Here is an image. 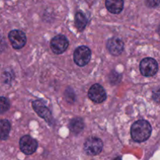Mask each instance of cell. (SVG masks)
Wrapping results in <instances>:
<instances>
[{
    "label": "cell",
    "instance_id": "1",
    "mask_svg": "<svg viewBox=\"0 0 160 160\" xmlns=\"http://www.w3.org/2000/svg\"><path fill=\"white\" fill-rule=\"evenodd\" d=\"M152 134V127L147 120H139L134 122L131 128V134L136 142H144L149 138Z\"/></svg>",
    "mask_w": 160,
    "mask_h": 160
},
{
    "label": "cell",
    "instance_id": "2",
    "mask_svg": "<svg viewBox=\"0 0 160 160\" xmlns=\"http://www.w3.org/2000/svg\"><path fill=\"white\" fill-rule=\"evenodd\" d=\"M92 58V52L87 46H80L75 49L73 53V60L79 67H84L87 65Z\"/></svg>",
    "mask_w": 160,
    "mask_h": 160
},
{
    "label": "cell",
    "instance_id": "3",
    "mask_svg": "<svg viewBox=\"0 0 160 160\" xmlns=\"http://www.w3.org/2000/svg\"><path fill=\"white\" fill-rule=\"evenodd\" d=\"M159 70L158 62L152 58H145L140 62V72L145 77H152Z\"/></svg>",
    "mask_w": 160,
    "mask_h": 160
},
{
    "label": "cell",
    "instance_id": "4",
    "mask_svg": "<svg viewBox=\"0 0 160 160\" xmlns=\"http://www.w3.org/2000/svg\"><path fill=\"white\" fill-rule=\"evenodd\" d=\"M103 148V143L102 140L96 137H91L84 142V152L88 156H96L102 152Z\"/></svg>",
    "mask_w": 160,
    "mask_h": 160
},
{
    "label": "cell",
    "instance_id": "5",
    "mask_svg": "<svg viewBox=\"0 0 160 160\" xmlns=\"http://www.w3.org/2000/svg\"><path fill=\"white\" fill-rule=\"evenodd\" d=\"M69 46V41L64 35L59 34L53 38L50 42L51 49L55 54H62Z\"/></svg>",
    "mask_w": 160,
    "mask_h": 160
},
{
    "label": "cell",
    "instance_id": "6",
    "mask_svg": "<svg viewBox=\"0 0 160 160\" xmlns=\"http://www.w3.org/2000/svg\"><path fill=\"white\" fill-rule=\"evenodd\" d=\"M9 40L15 49H20L25 45L27 37L24 32L20 30H12L9 33Z\"/></svg>",
    "mask_w": 160,
    "mask_h": 160
},
{
    "label": "cell",
    "instance_id": "7",
    "mask_svg": "<svg viewBox=\"0 0 160 160\" xmlns=\"http://www.w3.org/2000/svg\"><path fill=\"white\" fill-rule=\"evenodd\" d=\"M32 107L36 112V113L41 118L44 119L47 123H50V124L52 123L53 119L51 111L45 106L43 101H42V100H35L32 102Z\"/></svg>",
    "mask_w": 160,
    "mask_h": 160
},
{
    "label": "cell",
    "instance_id": "8",
    "mask_svg": "<svg viewBox=\"0 0 160 160\" xmlns=\"http://www.w3.org/2000/svg\"><path fill=\"white\" fill-rule=\"evenodd\" d=\"M37 141L30 135H25L20 138V148L25 155H31L37 150Z\"/></svg>",
    "mask_w": 160,
    "mask_h": 160
},
{
    "label": "cell",
    "instance_id": "9",
    "mask_svg": "<svg viewBox=\"0 0 160 160\" xmlns=\"http://www.w3.org/2000/svg\"><path fill=\"white\" fill-rule=\"evenodd\" d=\"M88 97L95 103H102L106 99V92L102 85L95 84L88 91Z\"/></svg>",
    "mask_w": 160,
    "mask_h": 160
},
{
    "label": "cell",
    "instance_id": "10",
    "mask_svg": "<svg viewBox=\"0 0 160 160\" xmlns=\"http://www.w3.org/2000/svg\"><path fill=\"white\" fill-rule=\"evenodd\" d=\"M107 48L113 56H120L123 51L124 44L121 39L118 38H111L107 42Z\"/></svg>",
    "mask_w": 160,
    "mask_h": 160
},
{
    "label": "cell",
    "instance_id": "11",
    "mask_svg": "<svg viewBox=\"0 0 160 160\" xmlns=\"http://www.w3.org/2000/svg\"><path fill=\"white\" fill-rule=\"evenodd\" d=\"M108 10L113 14H118L123 9V0H106Z\"/></svg>",
    "mask_w": 160,
    "mask_h": 160
},
{
    "label": "cell",
    "instance_id": "12",
    "mask_svg": "<svg viewBox=\"0 0 160 160\" xmlns=\"http://www.w3.org/2000/svg\"><path fill=\"white\" fill-rule=\"evenodd\" d=\"M69 128H70L71 132L74 133V134H79L83 131L84 128V121H83L82 119L79 118V117L73 118V120H70Z\"/></svg>",
    "mask_w": 160,
    "mask_h": 160
},
{
    "label": "cell",
    "instance_id": "13",
    "mask_svg": "<svg viewBox=\"0 0 160 160\" xmlns=\"http://www.w3.org/2000/svg\"><path fill=\"white\" fill-rule=\"evenodd\" d=\"M10 129L11 126L9 120H0V139L1 140H6L9 138Z\"/></svg>",
    "mask_w": 160,
    "mask_h": 160
},
{
    "label": "cell",
    "instance_id": "14",
    "mask_svg": "<svg viewBox=\"0 0 160 160\" xmlns=\"http://www.w3.org/2000/svg\"><path fill=\"white\" fill-rule=\"evenodd\" d=\"M88 24V19L83 12H78L75 15V25L78 31H83Z\"/></svg>",
    "mask_w": 160,
    "mask_h": 160
},
{
    "label": "cell",
    "instance_id": "15",
    "mask_svg": "<svg viewBox=\"0 0 160 160\" xmlns=\"http://www.w3.org/2000/svg\"><path fill=\"white\" fill-rule=\"evenodd\" d=\"M10 103L9 100L5 97H0V114H2L9 110Z\"/></svg>",
    "mask_w": 160,
    "mask_h": 160
},
{
    "label": "cell",
    "instance_id": "16",
    "mask_svg": "<svg viewBox=\"0 0 160 160\" xmlns=\"http://www.w3.org/2000/svg\"><path fill=\"white\" fill-rule=\"evenodd\" d=\"M65 97H66V99H67V102H69L72 103L74 102L75 100L74 92H73V91L70 88H68L66 90Z\"/></svg>",
    "mask_w": 160,
    "mask_h": 160
},
{
    "label": "cell",
    "instance_id": "17",
    "mask_svg": "<svg viewBox=\"0 0 160 160\" xmlns=\"http://www.w3.org/2000/svg\"><path fill=\"white\" fill-rule=\"evenodd\" d=\"M145 4L150 8H154L159 6V0H145Z\"/></svg>",
    "mask_w": 160,
    "mask_h": 160
},
{
    "label": "cell",
    "instance_id": "18",
    "mask_svg": "<svg viewBox=\"0 0 160 160\" xmlns=\"http://www.w3.org/2000/svg\"><path fill=\"white\" fill-rule=\"evenodd\" d=\"M113 160H121V157H120V156H119V157H117L116 159H114Z\"/></svg>",
    "mask_w": 160,
    "mask_h": 160
}]
</instances>
